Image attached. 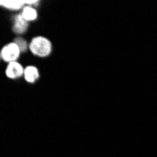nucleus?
Instances as JSON below:
<instances>
[{
    "label": "nucleus",
    "mask_w": 157,
    "mask_h": 157,
    "mask_svg": "<svg viewBox=\"0 0 157 157\" xmlns=\"http://www.w3.org/2000/svg\"><path fill=\"white\" fill-rule=\"evenodd\" d=\"M29 49L35 56L44 58L51 54L52 44L48 39L39 36L32 40L29 44Z\"/></svg>",
    "instance_id": "1"
},
{
    "label": "nucleus",
    "mask_w": 157,
    "mask_h": 157,
    "mask_svg": "<svg viewBox=\"0 0 157 157\" xmlns=\"http://www.w3.org/2000/svg\"><path fill=\"white\" fill-rule=\"evenodd\" d=\"M21 50L15 42H10L1 51V58L6 62H14L19 58Z\"/></svg>",
    "instance_id": "2"
},
{
    "label": "nucleus",
    "mask_w": 157,
    "mask_h": 157,
    "mask_svg": "<svg viewBox=\"0 0 157 157\" xmlns=\"http://www.w3.org/2000/svg\"><path fill=\"white\" fill-rule=\"evenodd\" d=\"M23 75H25V70L22 67V65L16 61L9 63L7 69H6V75L9 78L16 79L21 77Z\"/></svg>",
    "instance_id": "3"
},
{
    "label": "nucleus",
    "mask_w": 157,
    "mask_h": 157,
    "mask_svg": "<svg viewBox=\"0 0 157 157\" xmlns=\"http://www.w3.org/2000/svg\"><path fill=\"white\" fill-rule=\"evenodd\" d=\"M38 1L36 0H2L0 4L1 6L7 8V9H10V10H19L21 9L25 4H37Z\"/></svg>",
    "instance_id": "4"
},
{
    "label": "nucleus",
    "mask_w": 157,
    "mask_h": 157,
    "mask_svg": "<svg viewBox=\"0 0 157 157\" xmlns=\"http://www.w3.org/2000/svg\"><path fill=\"white\" fill-rule=\"evenodd\" d=\"M27 26H28L27 22L22 17L21 14L14 17V25H13L12 29L15 33H18V34L24 33L27 29Z\"/></svg>",
    "instance_id": "5"
},
{
    "label": "nucleus",
    "mask_w": 157,
    "mask_h": 157,
    "mask_svg": "<svg viewBox=\"0 0 157 157\" xmlns=\"http://www.w3.org/2000/svg\"><path fill=\"white\" fill-rule=\"evenodd\" d=\"M25 78L27 82L34 83L39 78V71L34 66H28L25 69Z\"/></svg>",
    "instance_id": "6"
},
{
    "label": "nucleus",
    "mask_w": 157,
    "mask_h": 157,
    "mask_svg": "<svg viewBox=\"0 0 157 157\" xmlns=\"http://www.w3.org/2000/svg\"><path fill=\"white\" fill-rule=\"evenodd\" d=\"M22 17L26 21H33V20H36L37 16H38V14H37V11L35 9L31 8V7H25L24 8L23 11H22Z\"/></svg>",
    "instance_id": "7"
},
{
    "label": "nucleus",
    "mask_w": 157,
    "mask_h": 157,
    "mask_svg": "<svg viewBox=\"0 0 157 157\" xmlns=\"http://www.w3.org/2000/svg\"><path fill=\"white\" fill-rule=\"evenodd\" d=\"M15 44L19 46L21 52H25L27 48H28V45L26 44V41L23 39H16L15 40Z\"/></svg>",
    "instance_id": "8"
}]
</instances>
